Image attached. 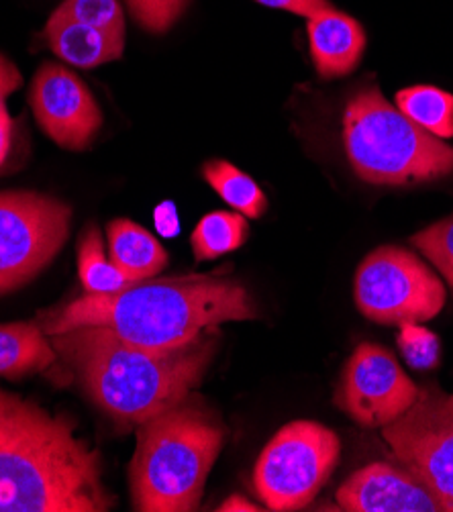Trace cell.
<instances>
[{"label":"cell","instance_id":"9a60e30c","mask_svg":"<svg viewBox=\"0 0 453 512\" xmlns=\"http://www.w3.org/2000/svg\"><path fill=\"white\" fill-rule=\"evenodd\" d=\"M107 237L111 260L133 282L156 278L168 266V251L154 235L133 221L117 219L109 223Z\"/></svg>","mask_w":453,"mask_h":512},{"label":"cell","instance_id":"3957f363","mask_svg":"<svg viewBox=\"0 0 453 512\" xmlns=\"http://www.w3.org/2000/svg\"><path fill=\"white\" fill-rule=\"evenodd\" d=\"M84 394L119 427H137L182 402L203 382L215 353L211 329L186 347L156 351L82 325L49 335Z\"/></svg>","mask_w":453,"mask_h":512},{"label":"cell","instance_id":"ba28073f","mask_svg":"<svg viewBox=\"0 0 453 512\" xmlns=\"http://www.w3.org/2000/svg\"><path fill=\"white\" fill-rule=\"evenodd\" d=\"M72 211L39 192H0V294L33 280L52 264L70 233Z\"/></svg>","mask_w":453,"mask_h":512},{"label":"cell","instance_id":"7c38bea8","mask_svg":"<svg viewBox=\"0 0 453 512\" xmlns=\"http://www.w3.org/2000/svg\"><path fill=\"white\" fill-rule=\"evenodd\" d=\"M337 504L349 512H445L415 474L384 462L351 474L337 490Z\"/></svg>","mask_w":453,"mask_h":512},{"label":"cell","instance_id":"277c9868","mask_svg":"<svg viewBox=\"0 0 453 512\" xmlns=\"http://www.w3.org/2000/svg\"><path fill=\"white\" fill-rule=\"evenodd\" d=\"M223 441V423L192 394L137 425V449L129 470L133 508L139 512L198 508Z\"/></svg>","mask_w":453,"mask_h":512},{"label":"cell","instance_id":"8fae6325","mask_svg":"<svg viewBox=\"0 0 453 512\" xmlns=\"http://www.w3.org/2000/svg\"><path fill=\"white\" fill-rule=\"evenodd\" d=\"M29 100L39 127L64 149H86L103 125L94 96L64 66L43 64L33 78Z\"/></svg>","mask_w":453,"mask_h":512},{"label":"cell","instance_id":"d4e9b609","mask_svg":"<svg viewBox=\"0 0 453 512\" xmlns=\"http://www.w3.org/2000/svg\"><path fill=\"white\" fill-rule=\"evenodd\" d=\"M23 84V76L19 68L0 54V168L7 162L11 147H13V135H15V121L11 119L7 111V98Z\"/></svg>","mask_w":453,"mask_h":512},{"label":"cell","instance_id":"7a4b0ae2","mask_svg":"<svg viewBox=\"0 0 453 512\" xmlns=\"http://www.w3.org/2000/svg\"><path fill=\"white\" fill-rule=\"evenodd\" d=\"M258 317V304L241 282L194 274L141 280L115 294H84L54 317H41L39 327L47 335L82 325L107 327L131 345L168 351L190 345L223 323Z\"/></svg>","mask_w":453,"mask_h":512},{"label":"cell","instance_id":"9c48e42d","mask_svg":"<svg viewBox=\"0 0 453 512\" xmlns=\"http://www.w3.org/2000/svg\"><path fill=\"white\" fill-rule=\"evenodd\" d=\"M382 437L402 468L415 474L453 512V394L419 388L409 411L382 427Z\"/></svg>","mask_w":453,"mask_h":512},{"label":"cell","instance_id":"52a82bcc","mask_svg":"<svg viewBox=\"0 0 453 512\" xmlns=\"http://www.w3.org/2000/svg\"><path fill=\"white\" fill-rule=\"evenodd\" d=\"M443 282L409 249L382 245L360 264L354 280L358 311L378 323H425L445 306Z\"/></svg>","mask_w":453,"mask_h":512},{"label":"cell","instance_id":"5b68a950","mask_svg":"<svg viewBox=\"0 0 453 512\" xmlns=\"http://www.w3.org/2000/svg\"><path fill=\"white\" fill-rule=\"evenodd\" d=\"M343 145L351 168L370 184L407 186L453 174V147L392 107L376 86L345 105Z\"/></svg>","mask_w":453,"mask_h":512},{"label":"cell","instance_id":"30bf717a","mask_svg":"<svg viewBox=\"0 0 453 512\" xmlns=\"http://www.w3.org/2000/svg\"><path fill=\"white\" fill-rule=\"evenodd\" d=\"M419 396V386L396 357L376 343H362L347 360L335 404L366 429H382L405 415Z\"/></svg>","mask_w":453,"mask_h":512},{"label":"cell","instance_id":"4316f807","mask_svg":"<svg viewBox=\"0 0 453 512\" xmlns=\"http://www.w3.org/2000/svg\"><path fill=\"white\" fill-rule=\"evenodd\" d=\"M154 225H156V231L168 239H172L180 233V217H178L176 204L172 200L158 204L154 211Z\"/></svg>","mask_w":453,"mask_h":512},{"label":"cell","instance_id":"4fadbf2b","mask_svg":"<svg viewBox=\"0 0 453 512\" xmlns=\"http://www.w3.org/2000/svg\"><path fill=\"white\" fill-rule=\"evenodd\" d=\"M307 31L311 58L321 78H341L358 68L366 33L356 19L329 7L309 19Z\"/></svg>","mask_w":453,"mask_h":512},{"label":"cell","instance_id":"7402d4cb","mask_svg":"<svg viewBox=\"0 0 453 512\" xmlns=\"http://www.w3.org/2000/svg\"><path fill=\"white\" fill-rule=\"evenodd\" d=\"M54 15L105 31L125 33V15L117 0H64Z\"/></svg>","mask_w":453,"mask_h":512},{"label":"cell","instance_id":"8992f818","mask_svg":"<svg viewBox=\"0 0 453 512\" xmlns=\"http://www.w3.org/2000/svg\"><path fill=\"white\" fill-rule=\"evenodd\" d=\"M341 455L335 431L315 421L284 425L264 447L254 486L270 510L288 512L309 506L331 478Z\"/></svg>","mask_w":453,"mask_h":512},{"label":"cell","instance_id":"d6986e66","mask_svg":"<svg viewBox=\"0 0 453 512\" xmlns=\"http://www.w3.org/2000/svg\"><path fill=\"white\" fill-rule=\"evenodd\" d=\"M78 276L86 294L103 296L135 284L113 260H107L100 231L90 225L78 243Z\"/></svg>","mask_w":453,"mask_h":512},{"label":"cell","instance_id":"44dd1931","mask_svg":"<svg viewBox=\"0 0 453 512\" xmlns=\"http://www.w3.org/2000/svg\"><path fill=\"white\" fill-rule=\"evenodd\" d=\"M411 245L425 255L453 290V215L413 235Z\"/></svg>","mask_w":453,"mask_h":512},{"label":"cell","instance_id":"e0dca14e","mask_svg":"<svg viewBox=\"0 0 453 512\" xmlns=\"http://www.w3.org/2000/svg\"><path fill=\"white\" fill-rule=\"evenodd\" d=\"M249 237L247 217L237 211H215L198 221L190 235L196 262L217 260L239 249Z\"/></svg>","mask_w":453,"mask_h":512},{"label":"cell","instance_id":"cb8c5ba5","mask_svg":"<svg viewBox=\"0 0 453 512\" xmlns=\"http://www.w3.org/2000/svg\"><path fill=\"white\" fill-rule=\"evenodd\" d=\"M133 19L151 33L168 31L190 0H125Z\"/></svg>","mask_w":453,"mask_h":512},{"label":"cell","instance_id":"ac0fdd59","mask_svg":"<svg viewBox=\"0 0 453 512\" xmlns=\"http://www.w3.org/2000/svg\"><path fill=\"white\" fill-rule=\"evenodd\" d=\"M396 107L431 135L453 137V94L429 84L402 88L396 94Z\"/></svg>","mask_w":453,"mask_h":512},{"label":"cell","instance_id":"484cf974","mask_svg":"<svg viewBox=\"0 0 453 512\" xmlns=\"http://www.w3.org/2000/svg\"><path fill=\"white\" fill-rule=\"evenodd\" d=\"M256 3L270 7V9H282L300 17L311 19L313 15L329 9V0H256Z\"/></svg>","mask_w":453,"mask_h":512},{"label":"cell","instance_id":"ffe728a7","mask_svg":"<svg viewBox=\"0 0 453 512\" xmlns=\"http://www.w3.org/2000/svg\"><path fill=\"white\" fill-rule=\"evenodd\" d=\"M203 176L209 186L247 219H260L268 209V198L258 182L243 174L231 162L211 160L203 168Z\"/></svg>","mask_w":453,"mask_h":512},{"label":"cell","instance_id":"6da1fadb","mask_svg":"<svg viewBox=\"0 0 453 512\" xmlns=\"http://www.w3.org/2000/svg\"><path fill=\"white\" fill-rule=\"evenodd\" d=\"M115 504L98 449L70 417L0 390V512H107Z\"/></svg>","mask_w":453,"mask_h":512},{"label":"cell","instance_id":"83f0119b","mask_svg":"<svg viewBox=\"0 0 453 512\" xmlns=\"http://www.w3.org/2000/svg\"><path fill=\"white\" fill-rule=\"evenodd\" d=\"M219 510H247V512H254L258 508L251 504V502H247L245 498H241V496H231L227 502L221 504Z\"/></svg>","mask_w":453,"mask_h":512},{"label":"cell","instance_id":"5bb4252c","mask_svg":"<svg viewBox=\"0 0 453 512\" xmlns=\"http://www.w3.org/2000/svg\"><path fill=\"white\" fill-rule=\"evenodd\" d=\"M45 39L58 58L84 70L119 60L125 49V33L90 27L58 15L49 17Z\"/></svg>","mask_w":453,"mask_h":512},{"label":"cell","instance_id":"2e32d148","mask_svg":"<svg viewBox=\"0 0 453 512\" xmlns=\"http://www.w3.org/2000/svg\"><path fill=\"white\" fill-rule=\"evenodd\" d=\"M58 353L39 323L0 325V378L17 380L54 366Z\"/></svg>","mask_w":453,"mask_h":512},{"label":"cell","instance_id":"603a6c76","mask_svg":"<svg viewBox=\"0 0 453 512\" xmlns=\"http://www.w3.org/2000/svg\"><path fill=\"white\" fill-rule=\"evenodd\" d=\"M396 343L402 357L415 370H433L439 364V339L419 323L402 325Z\"/></svg>","mask_w":453,"mask_h":512}]
</instances>
